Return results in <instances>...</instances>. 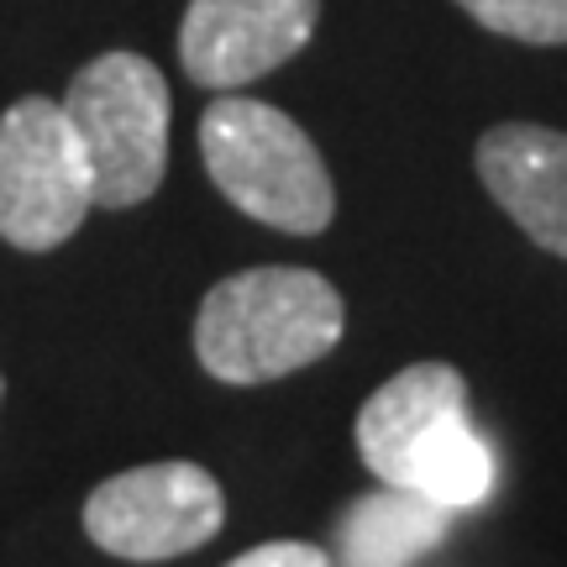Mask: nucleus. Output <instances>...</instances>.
Wrapping results in <instances>:
<instances>
[{
  "mask_svg": "<svg viewBox=\"0 0 567 567\" xmlns=\"http://www.w3.org/2000/svg\"><path fill=\"white\" fill-rule=\"evenodd\" d=\"M95 210V179L59 101L27 95L0 116V237L53 252Z\"/></svg>",
  "mask_w": 567,
  "mask_h": 567,
  "instance_id": "obj_5",
  "label": "nucleus"
},
{
  "mask_svg": "<svg viewBox=\"0 0 567 567\" xmlns=\"http://www.w3.org/2000/svg\"><path fill=\"white\" fill-rule=\"evenodd\" d=\"M205 174L243 216L284 237H321L337 216V189L316 142L279 105L221 95L200 116Z\"/></svg>",
  "mask_w": 567,
  "mask_h": 567,
  "instance_id": "obj_3",
  "label": "nucleus"
},
{
  "mask_svg": "<svg viewBox=\"0 0 567 567\" xmlns=\"http://www.w3.org/2000/svg\"><path fill=\"white\" fill-rule=\"evenodd\" d=\"M368 473L442 509H473L494 494V452L473 425L467 379L452 363H410L368 394L352 421Z\"/></svg>",
  "mask_w": 567,
  "mask_h": 567,
  "instance_id": "obj_1",
  "label": "nucleus"
},
{
  "mask_svg": "<svg viewBox=\"0 0 567 567\" xmlns=\"http://www.w3.org/2000/svg\"><path fill=\"white\" fill-rule=\"evenodd\" d=\"M226 567H331L316 542H264V547H247L243 557H231Z\"/></svg>",
  "mask_w": 567,
  "mask_h": 567,
  "instance_id": "obj_11",
  "label": "nucleus"
},
{
  "mask_svg": "<svg viewBox=\"0 0 567 567\" xmlns=\"http://www.w3.org/2000/svg\"><path fill=\"white\" fill-rule=\"evenodd\" d=\"M63 116L90 163L95 210H132L158 195L168 168V84L158 63L142 53H101L74 74Z\"/></svg>",
  "mask_w": 567,
  "mask_h": 567,
  "instance_id": "obj_4",
  "label": "nucleus"
},
{
  "mask_svg": "<svg viewBox=\"0 0 567 567\" xmlns=\"http://www.w3.org/2000/svg\"><path fill=\"white\" fill-rule=\"evenodd\" d=\"M347 305L316 268H243L200 300L195 358L231 389L274 384L342 342Z\"/></svg>",
  "mask_w": 567,
  "mask_h": 567,
  "instance_id": "obj_2",
  "label": "nucleus"
},
{
  "mask_svg": "<svg viewBox=\"0 0 567 567\" xmlns=\"http://www.w3.org/2000/svg\"><path fill=\"white\" fill-rule=\"evenodd\" d=\"M457 6L499 38L530 42V48L567 42V0H457Z\"/></svg>",
  "mask_w": 567,
  "mask_h": 567,
  "instance_id": "obj_10",
  "label": "nucleus"
},
{
  "mask_svg": "<svg viewBox=\"0 0 567 567\" xmlns=\"http://www.w3.org/2000/svg\"><path fill=\"white\" fill-rule=\"evenodd\" d=\"M0 394H6V379H0Z\"/></svg>",
  "mask_w": 567,
  "mask_h": 567,
  "instance_id": "obj_12",
  "label": "nucleus"
},
{
  "mask_svg": "<svg viewBox=\"0 0 567 567\" xmlns=\"http://www.w3.org/2000/svg\"><path fill=\"white\" fill-rule=\"evenodd\" d=\"M321 0H189L179 63L195 84L237 90L274 74L316 38Z\"/></svg>",
  "mask_w": 567,
  "mask_h": 567,
  "instance_id": "obj_7",
  "label": "nucleus"
},
{
  "mask_svg": "<svg viewBox=\"0 0 567 567\" xmlns=\"http://www.w3.org/2000/svg\"><path fill=\"white\" fill-rule=\"evenodd\" d=\"M478 179L536 247L567 258V132L505 122L478 142Z\"/></svg>",
  "mask_w": 567,
  "mask_h": 567,
  "instance_id": "obj_8",
  "label": "nucleus"
},
{
  "mask_svg": "<svg viewBox=\"0 0 567 567\" xmlns=\"http://www.w3.org/2000/svg\"><path fill=\"white\" fill-rule=\"evenodd\" d=\"M226 494L200 463H142L84 499V536L122 563H174L216 542Z\"/></svg>",
  "mask_w": 567,
  "mask_h": 567,
  "instance_id": "obj_6",
  "label": "nucleus"
},
{
  "mask_svg": "<svg viewBox=\"0 0 567 567\" xmlns=\"http://www.w3.org/2000/svg\"><path fill=\"white\" fill-rule=\"evenodd\" d=\"M446 515L410 488L358 494L337 520V557L342 567H415L446 542Z\"/></svg>",
  "mask_w": 567,
  "mask_h": 567,
  "instance_id": "obj_9",
  "label": "nucleus"
}]
</instances>
